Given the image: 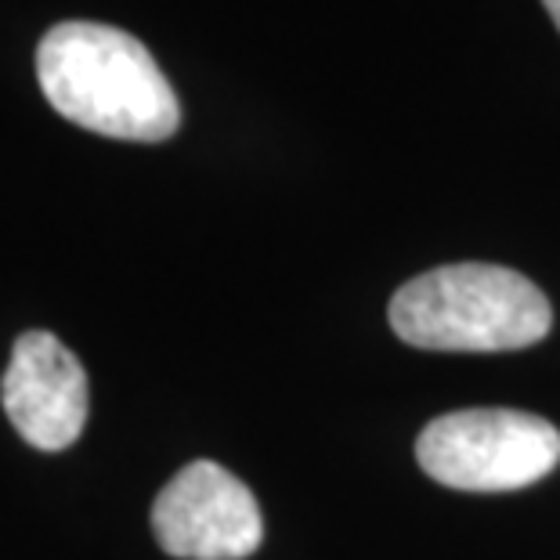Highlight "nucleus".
<instances>
[{"instance_id": "nucleus-1", "label": "nucleus", "mask_w": 560, "mask_h": 560, "mask_svg": "<svg viewBox=\"0 0 560 560\" xmlns=\"http://www.w3.org/2000/svg\"><path fill=\"white\" fill-rule=\"evenodd\" d=\"M37 77L69 124L120 141H166L182 105L156 58L127 30L105 22H58L37 47Z\"/></svg>"}, {"instance_id": "nucleus-2", "label": "nucleus", "mask_w": 560, "mask_h": 560, "mask_svg": "<svg viewBox=\"0 0 560 560\" xmlns=\"http://www.w3.org/2000/svg\"><path fill=\"white\" fill-rule=\"evenodd\" d=\"M390 329L420 351H524L553 326L546 293L503 265H441L390 296Z\"/></svg>"}, {"instance_id": "nucleus-3", "label": "nucleus", "mask_w": 560, "mask_h": 560, "mask_svg": "<svg viewBox=\"0 0 560 560\" xmlns=\"http://www.w3.org/2000/svg\"><path fill=\"white\" fill-rule=\"evenodd\" d=\"M416 459L438 485L459 492H517L560 463V431L535 412L459 409L423 427Z\"/></svg>"}, {"instance_id": "nucleus-4", "label": "nucleus", "mask_w": 560, "mask_h": 560, "mask_svg": "<svg viewBox=\"0 0 560 560\" xmlns=\"http://www.w3.org/2000/svg\"><path fill=\"white\" fill-rule=\"evenodd\" d=\"M156 542L177 560H243L257 553L265 521L254 492L210 459L174 474L152 503Z\"/></svg>"}, {"instance_id": "nucleus-5", "label": "nucleus", "mask_w": 560, "mask_h": 560, "mask_svg": "<svg viewBox=\"0 0 560 560\" xmlns=\"http://www.w3.org/2000/svg\"><path fill=\"white\" fill-rule=\"evenodd\" d=\"M0 401L11 427L40 452H62L88 423V373L62 340L44 329L22 332L11 348Z\"/></svg>"}, {"instance_id": "nucleus-6", "label": "nucleus", "mask_w": 560, "mask_h": 560, "mask_svg": "<svg viewBox=\"0 0 560 560\" xmlns=\"http://www.w3.org/2000/svg\"><path fill=\"white\" fill-rule=\"evenodd\" d=\"M546 11H550V19H553V26L560 30V0H542Z\"/></svg>"}]
</instances>
